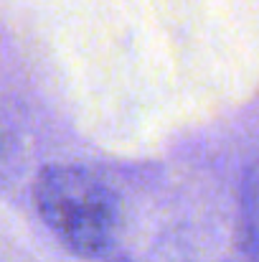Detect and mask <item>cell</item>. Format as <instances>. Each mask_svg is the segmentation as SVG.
Instances as JSON below:
<instances>
[{"label":"cell","mask_w":259,"mask_h":262,"mask_svg":"<svg viewBox=\"0 0 259 262\" xmlns=\"http://www.w3.org/2000/svg\"><path fill=\"white\" fill-rule=\"evenodd\" d=\"M242 229H244V245H247L252 260L259 262V166H254L244 181Z\"/></svg>","instance_id":"2"},{"label":"cell","mask_w":259,"mask_h":262,"mask_svg":"<svg viewBox=\"0 0 259 262\" xmlns=\"http://www.w3.org/2000/svg\"><path fill=\"white\" fill-rule=\"evenodd\" d=\"M33 204L69 252L97 260L114 250L122 227V201L91 171L46 166L36 178Z\"/></svg>","instance_id":"1"}]
</instances>
